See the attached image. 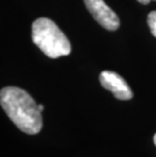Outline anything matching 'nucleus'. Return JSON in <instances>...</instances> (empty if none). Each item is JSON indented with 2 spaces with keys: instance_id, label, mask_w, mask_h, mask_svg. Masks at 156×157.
<instances>
[{
  "instance_id": "nucleus-1",
  "label": "nucleus",
  "mask_w": 156,
  "mask_h": 157,
  "mask_svg": "<svg viewBox=\"0 0 156 157\" xmlns=\"http://www.w3.org/2000/svg\"><path fill=\"white\" fill-rule=\"evenodd\" d=\"M0 103L12 123L29 135H35L41 131L43 119L39 105L25 90L7 86L0 91Z\"/></svg>"
},
{
  "instance_id": "nucleus-2",
  "label": "nucleus",
  "mask_w": 156,
  "mask_h": 157,
  "mask_svg": "<svg viewBox=\"0 0 156 157\" xmlns=\"http://www.w3.org/2000/svg\"><path fill=\"white\" fill-rule=\"evenodd\" d=\"M32 39L36 47L50 58L71 53V44L58 25L47 17L36 19L32 25Z\"/></svg>"
},
{
  "instance_id": "nucleus-3",
  "label": "nucleus",
  "mask_w": 156,
  "mask_h": 157,
  "mask_svg": "<svg viewBox=\"0 0 156 157\" xmlns=\"http://www.w3.org/2000/svg\"><path fill=\"white\" fill-rule=\"evenodd\" d=\"M87 10L96 21L108 31H117L120 19L115 11L105 3L104 0H83Z\"/></svg>"
},
{
  "instance_id": "nucleus-4",
  "label": "nucleus",
  "mask_w": 156,
  "mask_h": 157,
  "mask_svg": "<svg viewBox=\"0 0 156 157\" xmlns=\"http://www.w3.org/2000/svg\"><path fill=\"white\" fill-rule=\"evenodd\" d=\"M99 82L120 101H129L134 95L126 80L114 71H102L99 74Z\"/></svg>"
},
{
  "instance_id": "nucleus-5",
  "label": "nucleus",
  "mask_w": 156,
  "mask_h": 157,
  "mask_svg": "<svg viewBox=\"0 0 156 157\" xmlns=\"http://www.w3.org/2000/svg\"><path fill=\"white\" fill-rule=\"evenodd\" d=\"M147 22H148V26H149V29H150L151 34L156 38V11H151L149 13Z\"/></svg>"
},
{
  "instance_id": "nucleus-6",
  "label": "nucleus",
  "mask_w": 156,
  "mask_h": 157,
  "mask_svg": "<svg viewBox=\"0 0 156 157\" xmlns=\"http://www.w3.org/2000/svg\"><path fill=\"white\" fill-rule=\"evenodd\" d=\"M137 1L139 3H141V4L146 5V4H148V3H150L151 1H156V0H137Z\"/></svg>"
},
{
  "instance_id": "nucleus-7",
  "label": "nucleus",
  "mask_w": 156,
  "mask_h": 157,
  "mask_svg": "<svg viewBox=\"0 0 156 157\" xmlns=\"http://www.w3.org/2000/svg\"><path fill=\"white\" fill-rule=\"evenodd\" d=\"M39 109L41 112H43V109H44V105H39Z\"/></svg>"
},
{
  "instance_id": "nucleus-8",
  "label": "nucleus",
  "mask_w": 156,
  "mask_h": 157,
  "mask_svg": "<svg viewBox=\"0 0 156 157\" xmlns=\"http://www.w3.org/2000/svg\"><path fill=\"white\" fill-rule=\"evenodd\" d=\"M153 141H154V143H155V145H156V134L154 135V138H153Z\"/></svg>"
}]
</instances>
